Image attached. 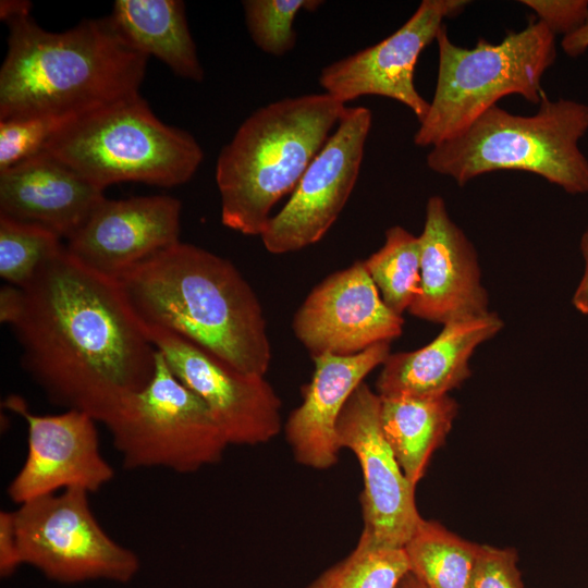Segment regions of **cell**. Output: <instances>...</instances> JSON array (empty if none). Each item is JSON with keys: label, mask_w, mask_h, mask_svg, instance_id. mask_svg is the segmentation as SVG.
Segmentation results:
<instances>
[{"label": "cell", "mask_w": 588, "mask_h": 588, "mask_svg": "<svg viewBox=\"0 0 588 588\" xmlns=\"http://www.w3.org/2000/svg\"><path fill=\"white\" fill-rule=\"evenodd\" d=\"M0 321L12 329L21 365L48 401L97 422L155 375L158 351L120 282L65 246L25 286H2Z\"/></svg>", "instance_id": "1"}, {"label": "cell", "mask_w": 588, "mask_h": 588, "mask_svg": "<svg viewBox=\"0 0 588 588\" xmlns=\"http://www.w3.org/2000/svg\"><path fill=\"white\" fill-rule=\"evenodd\" d=\"M28 1H1L9 27L0 69V120L25 115L72 119L139 94L148 57L135 50L110 17L49 32Z\"/></svg>", "instance_id": "2"}, {"label": "cell", "mask_w": 588, "mask_h": 588, "mask_svg": "<svg viewBox=\"0 0 588 588\" xmlns=\"http://www.w3.org/2000/svg\"><path fill=\"white\" fill-rule=\"evenodd\" d=\"M118 281L143 323L177 333L244 373L268 371L262 307L230 260L180 241Z\"/></svg>", "instance_id": "3"}, {"label": "cell", "mask_w": 588, "mask_h": 588, "mask_svg": "<svg viewBox=\"0 0 588 588\" xmlns=\"http://www.w3.org/2000/svg\"><path fill=\"white\" fill-rule=\"evenodd\" d=\"M345 109L320 93L283 98L254 111L217 160L222 224L260 236L271 209L294 191Z\"/></svg>", "instance_id": "4"}, {"label": "cell", "mask_w": 588, "mask_h": 588, "mask_svg": "<svg viewBox=\"0 0 588 588\" xmlns=\"http://www.w3.org/2000/svg\"><path fill=\"white\" fill-rule=\"evenodd\" d=\"M587 131L588 105L546 94L532 115L493 106L463 133L431 147L426 162L458 186L494 171H525L568 194H587L588 159L578 146Z\"/></svg>", "instance_id": "5"}, {"label": "cell", "mask_w": 588, "mask_h": 588, "mask_svg": "<svg viewBox=\"0 0 588 588\" xmlns=\"http://www.w3.org/2000/svg\"><path fill=\"white\" fill-rule=\"evenodd\" d=\"M44 151L103 191L121 182L177 186L204 158L194 136L159 120L139 94L70 119Z\"/></svg>", "instance_id": "6"}, {"label": "cell", "mask_w": 588, "mask_h": 588, "mask_svg": "<svg viewBox=\"0 0 588 588\" xmlns=\"http://www.w3.org/2000/svg\"><path fill=\"white\" fill-rule=\"evenodd\" d=\"M437 85L414 143L434 147L467 130L504 96L519 95L539 105L541 79L556 58L555 36L539 20L509 32L499 44L479 38L476 46L453 44L446 26L439 30Z\"/></svg>", "instance_id": "7"}, {"label": "cell", "mask_w": 588, "mask_h": 588, "mask_svg": "<svg viewBox=\"0 0 588 588\" xmlns=\"http://www.w3.org/2000/svg\"><path fill=\"white\" fill-rule=\"evenodd\" d=\"M103 425L126 469L194 473L220 462L229 445L208 406L172 373L159 352L150 382L125 397Z\"/></svg>", "instance_id": "8"}, {"label": "cell", "mask_w": 588, "mask_h": 588, "mask_svg": "<svg viewBox=\"0 0 588 588\" xmlns=\"http://www.w3.org/2000/svg\"><path fill=\"white\" fill-rule=\"evenodd\" d=\"M88 494L68 488L19 505L14 515L23 564L65 585L99 579L126 584L138 573L139 558L105 531Z\"/></svg>", "instance_id": "9"}, {"label": "cell", "mask_w": 588, "mask_h": 588, "mask_svg": "<svg viewBox=\"0 0 588 588\" xmlns=\"http://www.w3.org/2000/svg\"><path fill=\"white\" fill-rule=\"evenodd\" d=\"M371 123L368 108L346 107L336 130L309 163L289 201L260 234L269 253L303 249L329 231L357 182Z\"/></svg>", "instance_id": "10"}, {"label": "cell", "mask_w": 588, "mask_h": 588, "mask_svg": "<svg viewBox=\"0 0 588 588\" xmlns=\"http://www.w3.org/2000/svg\"><path fill=\"white\" fill-rule=\"evenodd\" d=\"M144 324L172 373L210 409L229 444L267 443L281 430V401L265 376L244 373L193 341Z\"/></svg>", "instance_id": "11"}, {"label": "cell", "mask_w": 588, "mask_h": 588, "mask_svg": "<svg viewBox=\"0 0 588 588\" xmlns=\"http://www.w3.org/2000/svg\"><path fill=\"white\" fill-rule=\"evenodd\" d=\"M381 399L359 384L336 425L341 449L351 450L363 471L360 495L364 527L359 538L372 547L403 549L422 519L415 486L406 478L381 426Z\"/></svg>", "instance_id": "12"}, {"label": "cell", "mask_w": 588, "mask_h": 588, "mask_svg": "<svg viewBox=\"0 0 588 588\" xmlns=\"http://www.w3.org/2000/svg\"><path fill=\"white\" fill-rule=\"evenodd\" d=\"M467 0H422L413 15L393 34L327 66L319 85L335 100L345 102L362 96H382L409 108L419 123L429 110L414 83L421 51L444 26V20L461 14Z\"/></svg>", "instance_id": "13"}, {"label": "cell", "mask_w": 588, "mask_h": 588, "mask_svg": "<svg viewBox=\"0 0 588 588\" xmlns=\"http://www.w3.org/2000/svg\"><path fill=\"white\" fill-rule=\"evenodd\" d=\"M3 405L25 419L28 431L26 458L7 488L11 501L20 505L68 488L96 492L112 480L114 469L100 452L90 415L77 409L37 415L15 394Z\"/></svg>", "instance_id": "14"}, {"label": "cell", "mask_w": 588, "mask_h": 588, "mask_svg": "<svg viewBox=\"0 0 588 588\" xmlns=\"http://www.w3.org/2000/svg\"><path fill=\"white\" fill-rule=\"evenodd\" d=\"M402 315L382 301L364 260L336 271L305 298L292 329L311 357L348 356L391 342L403 331Z\"/></svg>", "instance_id": "15"}, {"label": "cell", "mask_w": 588, "mask_h": 588, "mask_svg": "<svg viewBox=\"0 0 588 588\" xmlns=\"http://www.w3.org/2000/svg\"><path fill=\"white\" fill-rule=\"evenodd\" d=\"M181 212V201L170 195L106 197L64 246L87 268L119 280L180 242Z\"/></svg>", "instance_id": "16"}, {"label": "cell", "mask_w": 588, "mask_h": 588, "mask_svg": "<svg viewBox=\"0 0 588 588\" xmlns=\"http://www.w3.org/2000/svg\"><path fill=\"white\" fill-rule=\"evenodd\" d=\"M418 237L420 292L408 313L443 326L490 314L477 252L450 218L442 197L428 198L424 229Z\"/></svg>", "instance_id": "17"}, {"label": "cell", "mask_w": 588, "mask_h": 588, "mask_svg": "<svg viewBox=\"0 0 588 588\" xmlns=\"http://www.w3.org/2000/svg\"><path fill=\"white\" fill-rule=\"evenodd\" d=\"M390 343L381 342L348 356L313 357V378L303 388L301 405L285 424L286 440L299 464L328 469L338 463L342 450L336 432L339 417L366 376L390 355Z\"/></svg>", "instance_id": "18"}, {"label": "cell", "mask_w": 588, "mask_h": 588, "mask_svg": "<svg viewBox=\"0 0 588 588\" xmlns=\"http://www.w3.org/2000/svg\"><path fill=\"white\" fill-rule=\"evenodd\" d=\"M103 192L42 150L0 172V216L68 240L106 198Z\"/></svg>", "instance_id": "19"}, {"label": "cell", "mask_w": 588, "mask_h": 588, "mask_svg": "<svg viewBox=\"0 0 588 588\" xmlns=\"http://www.w3.org/2000/svg\"><path fill=\"white\" fill-rule=\"evenodd\" d=\"M504 322L497 313L443 326L425 346L390 353L381 365L376 389L381 397L434 399L470 377L475 350L494 338Z\"/></svg>", "instance_id": "20"}, {"label": "cell", "mask_w": 588, "mask_h": 588, "mask_svg": "<svg viewBox=\"0 0 588 588\" xmlns=\"http://www.w3.org/2000/svg\"><path fill=\"white\" fill-rule=\"evenodd\" d=\"M122 37L185 79L201 82L204 69L179 0H117L109 16Z\"/></svg>", "instance_id": "21"}, {"label": "cell", "mask_w": 588, "mask_h": 588, "mask_svg": "<svg viewBox=\"0 0 588 588\" xmlns=\"http://www.w3.org/2000/svg\"><path fill=\"white\" fill-rule=\"evenodd\" d=\"M380 399L383 433L406 478L416 487L431 454L450 432L458 405L449 394L434 399Z\"/></svg>", "instance_id": "22"}, {"label": "cell", "mask_w": 588, "mask_h": 588, "mask_svg": "<svg viewBox=\"0 0 588 588\" xmlns=\"http://www.w3.org/2000/svg\"><path fill=\"white\" fill-rule=\"evenodd\" d=\"M479 547L422 518L404 550L425 588H468Z\"/></svg>", "instance_id": "23"}, {"label": "cell", "mask_w": 588, "mask_h": 588, "mask_svg": "<svg viewBox=\"0 0 588 588\" xmlns=\"http://www.w3.org/2000/svg\"><path fill=\"white\" fill-rule=\"evenodd\" d=\"M364 265L382 301L394 313L408 310L420 292V242L406 229L385 231L384 244Z\"/></svg>", "instance_id": "24"}, {"label": "cell", "mask_w": 588, "mask_h": 588, "mask_svg": "<svg viewBox=\"0 0 588 588\" xmlns=\"http://www.w3.org/2000/svg\"><path fill=\"white\" fill-rule=\"evenodd\" d=\"M409 572L404 548H379L358 540L350 555L307 588H397Z\"/></svg>", "instance_id": "25"}, {"label": "cell", "mask_w": 588, "mask_h": 588, "mask_svg": "<svg viewBox=\"0 0 588 588\" xmlns=\"http://www.w3.org/2000/svg\"><path fill=\"white\" fill-rule=\"evenodd\" d=\"M53 231L30 222L0 216V277L23 287L64 245Z\"/></svg>", "instance_id": "26"}, {"label": "cell", "mask_w": 588, "mask_h": 588, "mask_svg": "<svg viewBox=\"0 0 588 588\" xmlns=\"http://www.w3.org/2000/svg\"><path fill=\"white\" fill-rule=\"evenodd\" d=\"M318 0H245V23L254 44L265 53L282 57L294 49L296 32L293 27L302 10L315 11Z\"/></svg>", "instance_id": "27"}, {"label": "cell", "mask_w": 588, "mask_h": 588, "mask_svg": "<svg viewBox=\"0 0 588 588\" xmlns=\"http://www.w3.org/2000/svg\"><path fill=\"white\" fill-rule=\"evenodd\" d=\"M70 119L25 115L0 120V172L42 151Z\"/></svg>", "instance_id": "28"}, {"label": "cell", "mask_w": 588, "mask_h": 588, "mask_svg": "<svg viewBox=\"0 0 588 588\" xmlns=\"http://www.w3.org/2000/svg\"><path fill=\"white\" fill-rule=\"evenodd\" d=\"M468 588H523L515 550L480 544Z\"/></svg>", "instance_id": "29"}, {"label": "cell", "mask_w": 588, "mask_h": 588, "mask_svg": "<svg viewBox=\"0 0 588 588\" xmlns=\"http://www.w3.org/2000/svg\"><path fill=\"white\" fill-rule=\"evenodd\" d=\"M548 29L563 37L579 29L588 17V0H523Z\"/></svg>", "instance_id": "30"}, {"label": "cell", "mask_w": 588, "mask_h": 588, "mask_svg": "<svg viewBox=\"0 0 588 588\" xmlns=\"http://www.w3.org/2000/svg\"><path fill=\"white\" fill-rule=\"evenodd\" d=\"M23 564L14 511L0 512V576L8 578Z\"/></svg>", "instance_id": "31"}, {"label": "cell", "mask_w": 588, "mask_h": 588, "mask_svg": "<svg viewBox=\"0 0 588 588\" xmlns=\"http://www.w3.org/2000/svg\"><path fill=\"white\" fill-rule=\"evenodd\" d=\"M579 248L584 260V271L574 291L572 304L577 311L588 316V228L581 234Z\"/></svg>", "instance_id": "32"}, {"label": "cell", "mask_w": 588, "mask_h": 588, "mask_svg": "<svg viewBox=\"0 0 588 588\" xmlns=\"http://www.w3.org/2000/svg\"><path fill=\"white\" fill-rule=\"evenodd\" d=\"M561 48L571 58H577L588 50V17L579 29L562 38Z\"/></svg>", "instance_id": "33"}, {"label": "cell", "mask_w": 588, "mask_h": 588, "mask_svg": "<svg viewBox=\"0 0 588 588\" xmlns=\"http://www.w3.org/2000/svg\"><path fill=\"white\" fill-rule=\"evenodd\" d=\"M397 588H425L418 578L411 572L402 579Z\"/></svg>", "instance_id": "34"}]
</instances>
